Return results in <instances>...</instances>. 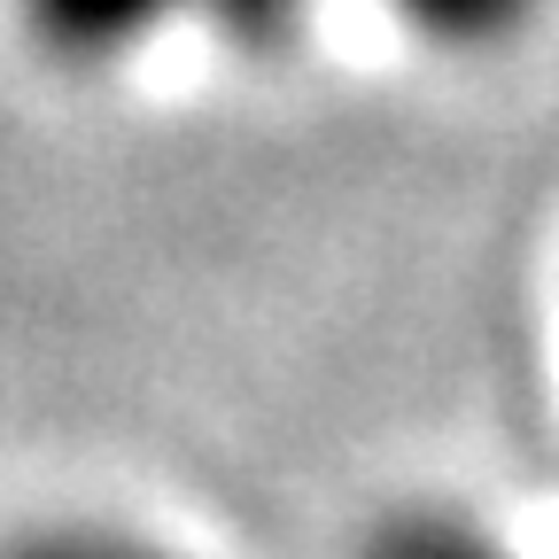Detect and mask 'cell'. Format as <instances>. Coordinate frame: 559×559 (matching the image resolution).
Listing matches in <instances>:
<instances>
[{"mask_svg":"<svg viewBox=\"0 0 559 559\" xmlns=\"http://www.w3.org/2000/svg\"><path fill=\"white\" fill-rule=\"evenodd\" d=\"M16 16L32 32V47L62 70H109L117 55L148 47L164 24L194 16L234 47H272L288 39L304 0H16Z\"/></svg>","mask_w":559,"mask_h":559,"instance_id":"obj_1","label":"cell"},{"mask_svg":"<svg viewBox=\"0 0 559 559\" xmlns=\"http://www.w3.org/2000/svg\"><path fill=\"white\" fill-rule=\"evenodd\" d=\"M0 559H156V551H140V544H124L109 528H32Z\"/></svg>","mask_w":559,"mask_h":559,"instance_id":"obj_2","label":"cell"}]
</instances>
